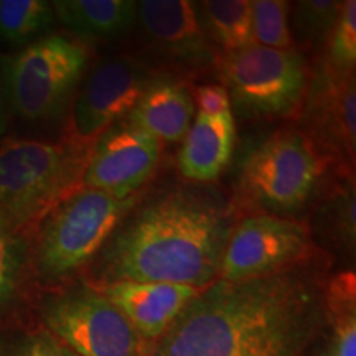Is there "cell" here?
Returning <instances> with one entry per match:
<instances>
[{"label": "cell", "mask_w": 356, "mask_h": 356, "mask_svg": "<svg viewBox=\"0 0 356 356\" xmlns=\"http://www.w3.org/2000/svg\"><path fill=\"white\" fill-rule=\"evenodd\" d=\"M236 144L233 113L207 115L198 113L186 132L178 168L181 175L198 184H210L228 167Z\"/></svg>", "instance_id": "15"}, {"label": "cell", "mask_w": 356, "mask_h": 356, "mask_svg": "<svg viewBox=\"0 0 356 356\" xmlns=\"http://www.w3.org/2000/svg\"><path fill=\"white\" fill-rule=\"evenodd\" d=\"M6 129H7V114H6V104H3L2 88H0V136L6 132Z\"/></svg>", "instance_id": "28"}, {"label": "cell", "mask_w": 356, "mask_h": 356, "mask_svg": "<svg viewBox=\"0 0 356 356\" xmlns=\"http://www.w3.org/2000/svg\"><path fill=\"white\" fill-rule=\"evenodd\" d=\"M202 291L177 284L118 280L104 284L101 293L145 340L155 343Z\"/></svg>", "instance_id": "14"}, {"label": "cell", "mask_w": 356, "mask_h": 356, "mask_svg": "<svg viewBox=\"0 0 356 356\" xmlns=\"http://www.w3.org/2000/svg\"><path fill=\"white\" fill-rule=\"evenodd\" d=\"M48 330L78 356H152L145 340L99 291L71 289L44 307Z\"/></svg>", "instance_id": "8"}, {"label": "cell", "mask_w": 356, "mask_h": 356, "mask_svg": "<svg viewBox=\"0 0 356 356\" xmlns=\"http://www.w3.org/2000/svg\"><path fill=\"white\" fill-rule=\"evenodd\" d=\"M328 160L302 129L274 132L243 162L239 195L251 208L274 213L299 210L317 188Z\"/></svg>", "instance_id": "5"}, {"label": "cell", "mask_w": 356, "mask_h": 356, "mask_svg": "<svg viewBox=\"0 0 356 356\" xmlns=\"http://www.w3.org/2000/svg\"><path fill=\"white\" fill-rule=\"evenodd\" d=\"M251 24L254 44L274 50H293L289 3L282 0H254L251 2Z\"/></svg>", "instance_id": "21"}, {"label": "cell", "mask_w": 356, "mask_h": 356, "mask_svg": "<svg viewBox=\"0 0 356 356\" xmlns=\"http://www.w3.org/2000/svg\"><path fill=\"white\" fill-rule=\"evenodd\" d=\"M310 257L312 241L307 225L257 213L233 226L218 279L236 282L286 273L297 269Z\"/></svg>", "instance_id": "9"}, {"label": "cell", "mask_w": 356, "mask_h": 356, "mask_svg": "<svg viewBox=\"0 0 356 356\" xmlns=\"http://www.w3.org/2000/svg\"><path fill=\"white\" fill-rule=\"evenodd\" d=\"M19 356H78L50 332L30 338Z\"/></svg>", "instance_id": "27"}, {"label": "cell", "mask_w": 356, "mask_h": 356, "mask_svg": "<svg viewBox=\"0 0 356 356\" xmlns=\"http://www.w3.org/2000/svg\"><path fill=\"white\" fill-rule=\"evenodd\" d=\"M137 195L119 200L79 186L42 218L26 244L29 259L47 279H61L81 269L109 241L129 215Z\"/></svg>", "instance_id": "4"}, {"label": "cell", "mask_w": 356, "mask_h": 356, "mask_svg": "<svg viewBox=\"0 0 356 356\" xmlns=\"http://www.w3.org/2000/svg\"><path fill=\"white\" fill-rule=\"evenodd\" d=\"M51 2L0 0V37L10 43H32L55 25Z\"/></svg>", "instance_id": "20"}, {"label": "cell", "mask_w": 356, "mask_h": 356, "mask_svg": "<svg viewBox=\"0 0 356 356\" xmlns=\"http://www.w3.org/2000/svg\"><path fill=\"white\" fill-rule=\"evenodd\" d=\"M197 6L204 32L221 55L254 44L249 0H207Z\"/></svg>", "instance_id": "18"}, {"label": "cell", "mask_w": 356, "mask_h": 356, "mask_svg": "<svg viewBox=\"0 0 356 356\" xmlns=\"http://www.w3.org/2000/svg\"><path fill=\"white\" fill-rule=\"evenodd\" d=\"M323 309L333 328L332 350L340 356H356V277L337 274L323 292Z\"/></svg>", "instance_id": "19"}, {"label": "cell", "mask_w": 356, "mask_h": 356, "mask_svg": "<svg viewBox=\"0 0 356 356\" xmlns=\"http://www.w3.org/2000/svg\"><path fill=\"white\" fill-rule=\"evenodd\" d=\"M231 104L254 119H291L302 114L312 74L296 50L252 47L220 56Z\"/></svg>", "instance_id": "6"}, {"label": "cell", "mask_w": 356, "mask_h": 356, "mask_svg": "<svg viewBox=\"0 0 356 356\" xmlns=\"http://www.w3.org/2000/svg\"><path fill=\"white\" fill-rule=\"evenodd\" d=\"M304 113L307 129L328 162H341L346 168L355 165L356 145V92L355 73L333 70L325 61L312 74Z\"/></svg>", "instance_id": "12"}, {"label": "cell", "mask_w": 356, "mask_h": 356, "mask_svg": "<svg viewBox=\"0 0 356 356\" xmlns=\"http://www.w3.org/2000/svg\"><path fill=\"white\" fill-rule=\"evenodd\" d=\"M89 48L68 35H44L6 61L12 109L26 121H47L65 109L84 79Z\"/></svg>", "instance_id": "7"}, {"label": "cell", "mask_w": 356, "mask_h": 356, "mask_svg": "<svg viewBox=\"0 0 356 356\" xmlns=\"http://www.w3.org/2000/svg\"><path fill=\"white\" fill-rule=\"evenodd\" d=\"M333 221L340 239L346 246L355 248V190L345 186L341 193L333 200Z\"/></svg>", "instance_id": "25"}, {"label": "cell", "mask_w": 356, "mask_h": 356, "mask_svg": "<svg viewBox=\"0 0 356 356\" xmlns=\"http://www.w3.org/2000/svg\"><path fill=\"white\" fill-rule=\"evenodd\" d=\"M193 101L198 104V113L207 115H218L231 111L228 89L221 84H204L197 88Z\"/></svg>", "instance_id": "26"}, {"label": "cell", "mask_w": 356, "mask_h": 356, "mask_svg": "<svg viewBox=\"0 0 356 356\" xmlns=\"http://www.w3.org/2000/svg\"><path fill=\"white\" fill-rule=\"evenodd\" d=\"M323 317V297L297 269L216 279L180 312L152 356H299Z\"/></svg>", "instance_id": "1"}, {"label": "cell", "mask_w": 356, "mask_h": 356, "mask_svg": "<svg viewBox=\"0 0 356 356\" xmlns=\"http://www.w3.org/2000/svg\"><path fill=\"white\" fill-rule=\"evenodd\" d=\"M26 241L0 221V309H3L19 287L25 262Z\"/></svg>", "instance_id": "23"}, {"label": "cell", "mask_w": 356, "mask_h": 356, "mask_svg": "<svg viewBox=\"0 0 356 356\" xmlns=\"http://www.w3.org/2000/svg\"><path fill=\"white\" fill-rule=\"evenodd\" d=\"M327 63L333 70L355 73L356 65V2H341L340 15L327 38Z\"/></svg>", "instance_id": "22"}, {"label": "cell", "mask_w": 356, "mask_h": 356, "mask_svg": "<svg viewBox=\"0 0 356 356\" xmlns=\"http://www.w3.org/2000/svg\"><path fill=\"white\" fill-rule=\"evenodd\" d=\"M88 157L63 139L0 140V221L26 241L53 207L83 186Z\"/></svg>", "instance_id": "3"}, {"label": "cell", "mask_w": 356, "mask_h": 356, "mask_svg": "<svg viewBox=\"0 0 356 356\" xmlns=\"http://www.w3.org/2000/svg\"><path fill=\"white\" fill-rule=\"evenodd\" d=\"M322 356H340V355H338V353H335V351H333V350H328V351H327V353H323Z\"/></svg>", "instance_id": "29"}, {"label": "cell", "mask_w": 356, "mask_h": 356, "mask_svg": "<svg viewBox=\"0 0 356 356\" xmlns=\"http://www.w3.org/2000/svg\"><path fill=\"white\" fill-rule=\"evenodd\" d=\"M162 142L126 119L109 127L89 152L83 186L124 200L139 191L157 170Z\"/></svg>", "instance_id": "11"}, {"label": "cell", "mask_w": 356, "mask_h": 356, "mask_svg": "<svg viewBox=\"0 0 356 356\" xmlns=\"http://www.w3.org/2000/svg\"><path fill=\"white\" fill-rule=\"evenodd\" d=\"M341 2L305 0L296 6V26L309 42H327L340 15Z\"/></svg>", "instance_id": "24"}, {"label": "cell", "mask_w": 356, "mask_h": 356, "mask_svg": "<svg viewBox=\"0 0 356 356\" xmlns=\"http://www.w3.org/2000/svg\"><path fill=\"white\" fill-rule=\"evenodd\" d=\"M51 7L56 22L81 42L119 37L137 20L136 0H56Z\"/></svg>", "instance_id": "17"}, {"label": "cell", "mask_w": 356, "mask_h": 356, "mask_svg": "<svg viewBox=\"0 0 356 356\" xmlns=\"http://www.w3.org/2000/svg\"><path fill=\"white\" fill-rule=\"evenodd\" d=\"M149 83L147 71L132 58L114 56L101 61L74 97L63 140L91 152L102 134L126 119Z\"/></svg>", "instance_id": "10"}, {"label": "cell", "mask_w": 356, "mask_h": 356, "mask_svg": "<svg viewBox=\"0 0 356 356\" xmlns=\"http://www.w3.org/2000/svg\"><path fill=\"white\" fill-rule=\"evenodd\" d=\"M195 101L185 84L170 79L150 81L126 121L155 139L177 144L185 139L195 115Z\"/></svg>", "instance_id": "16"}, {"label": "cell", "mask_w": 356, "mask_h": 356, "mask_svg": "<svg viewBox=\"0 0 356 356\" xmlns=\"http://www.w3.org/2000/svg\"><path fill=\"white\" fill-rule=\"evenodd\" d=\"M137 20L163 55L188 66H207L215 60L197 3L190 0H142Z\"/></svg>", "instance_id": "13"}, {"label": "cell", "mask_w": 356, "mask_h": 356, "mask_svg": "<svg viewBox=\"0 0 356 356\" xmlns=\"http://www.w3.org/2000/svg\"><path fill=\"white\" fill-rule=\"evenodd\" d=\"M233 226L216 195L190 188L160 195L121 222L104 244L102 279L211 286Z\"/></svg>", "instance_id": "2"}]
</instances>
